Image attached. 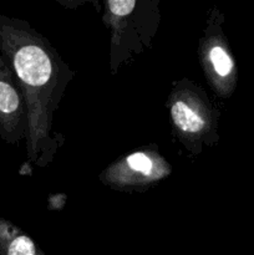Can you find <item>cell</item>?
Returning <instances> with one entry per match:
<instances>
[{"label": "cell", "mask_w": 254, "mask_h": 255, "mask_svg": "<svg viewBox=\"0 0 254 255\" xmlns=\"http://www.w3.org/2000/svg\"><path fill=\"white\" fill-rule=\"evenodd\" d=\"M166 111L174 138L192 156L219 142L221 110L206 90L191 79L173 81L166 99Z\"/></svg>", "instance_id": "obj_2"}, {"label": "cell", "mask_w": 254, "mask_h": 255, "mask_svg": "<svg viewBox=\"0 0 254 255\" xmlns=\"http://www.w3.org/2000/svg\"><path fill=\"white\" fill-rule=\"evenodd\" d=\"M0 54L6 60L26 107L27 159L46 168L65 143L54 115L76 72L47 37L24 19L0 14Z\"/></svg>", "instance_id": "obj_1"}, {"label": "cell", "mask_w": 254, "mask_h": 255, "mask_svg": "<svg viewBox=\"0 0 254 255\" xmlns=\"http://www.w3.org/2000/svg\"><path fill=\"white\" fill-rule=\"evenodd\" d=\"M226 16L218 6H212L198 40L197 55L203 76L212 91L222 100L231 99L238 85V65L224 32Z\"/></svg>", "instance_id": "obj_4"}, {"label": "cell", "mask_w": 254, "mask_h": 255, "mask_svg": "<svg viewBox=\"0 0 254 255\" xmlns=\"http://www.w3.org/2000/svg\"><path fill=\"white\" fill-rule=\"evenodd\" d=\"M0 255H46L31 237L5 218H0Z\"/></svg>", "instance_id": "obj_7"}, {"label": "cell", "mask_w": 254, "mask_h": 255, "mask_svg": "<svg viewBox=\"0 0 254 255\" xmlns=\"http://www.w3.org/2000/svg\"><path fill=\"white\" fill-rule=\"evenodd\" d=\"M26 107L14 72L0 54V139L19 144L26 138Z\"/></svg>", "instance_id": "obj_6"}, {"label": "cell", "mask_w": 254, "mask_h": 255, "mask_svg": "<svg viewBox=\"0 0 254 255\" xmlns=\"http://www.w3.org/2000/svg\"><path fill=\"white\" fill-rule=\"evenodd\" d=\"M172 171L158 146L149 144L112 161L100 172L99 181L112 191L142 193L168 178Z\"/></svg>", "instance_id": "obj_5"}, {"label": "cell", "mask_w": 254, "mask_h": 255, "mask_svg": "<svg viewBox=\"0 0 254 255\" xmlns=\"http://www.w3.org/2000/svg\"><path fill=\"white\" fill-rule=\"evenodd\" d=\"M102 21L110 31V72L151 49L161 22L159 0H107Z\"/></svg>", "instance_id": "obj_3"}]
</instances>
